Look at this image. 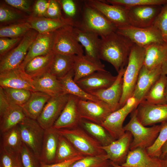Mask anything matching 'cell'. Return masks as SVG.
Masks as SVG:
<instances>
[{"mask_svg":"<svg viewBox=\"0 0 167 167\" xmlns=\"http://www.w3.org/2000/svg\"><path fill=\"white\" fill-rule=\"evenodd\" d=\"M32 29L27 21L11 24L1 27L0 37L16 38L22 37Z\"/></svg>","mask_w":167,"mask_h":167,"instance_id":"cell-40","label":"cell"},{"mask_svg":"<svg viewBox=\"0 0 167 167\" xmlns=\"http://www.w3.org/2000/svg\"><path fill=\"white\" fill-rule=\"evenodd\" d=\"M58 1L61 8L67 16L66 17L72 19L75 23L74 19L77 17L81 9L78 5V2L73 0Z\"/></svg>","mask_w":167,"mask_h":167,"instance_id":"cell-48","label":"cell"},{"mask_svg":"<svg viewBox=\"0 0 167 167\" xmlns=\"http://www.w3.org/2000/svg\"><path fill=\"white\" fill-rule=\"evenodd\" d=\"M126 68L120 70L115 80L109 88L88 93L107 104L113 111L120 108L119 102L123 92V77Z\"/></svg>","mask_w":167,"mask_h":167,"instance_id":"cell-17","label":"cell"},{"mask_svg":"<svg viewBox=\"0 0 167 167\" xmlns=\"http://www.w3.org/2000/svg\"><path fill=\"white\" fill-rule=\"evenodd\" d=\"M77 38L84 49L85 55L92 60L101 62L99 57L101 38L94 33L74 27Z\"/></svg>","mask_w":167,"mask_h":167,"instance_id":"cell-23","label":"cell"},{"mask_svg":"<svg viewBox=\"0 0 167 167\" xmlns=\"http://www.w3.org/2000/svg\"><path fill=\"white\" fill-rule=\"evenodd\" d=\"M54 55L52 51L47 54L34 58L25 66V72L32 78L49 72Z\"/></svg>","mask_w":167,"mask_h":167,"instance_id":"cell-32","label":"cell"},{"mask_svg":"<svg viewBox=\"0 0 167 167\" xmlns=\"http://www.w3.org/2000/svg\"><path fill=\"white\" fill-rule=\"evenodd\" d=\"M84 156H81L63 162L51 164H45L41 162V167H69L75 161L81 159Z\"/></svg>","mask_w":167,"mask_h":167,"instance_id":"cell-53","label":"cell"},{"mask_svg":"<svg viewBox=\"0 0 167 167\" xmlns=\"http://www.w3.org/2000/svg\"><path fill=\"white\" fill-rule=\"evenodd\" d=\"M61 6L58 0H50L45 17L59 19L63 17L61 12Z\"/></svg>","mask_w":167,"mask_h":167,"instance_id":"cell-51","label":"cell"},{"mask_svg":"<svg viewBox=\"0 0 167 167\" xmlns=\"http://www.w3.org/2000/svg\"><path fill=\"white\" fill-rule=\"evenodd\" d=\"M131 113L129 121L123 127L125 131L130 132L133 138L130 150L139 148L146 149L155 142L160 130L161 125H155L149 127L145 126L138 120L136 109Z\"/></svg>","mask_w":167,"mask_h":167,"instance_id":"cell-4","label":"cell"},{"mask_svg":"<svg viewBox=\"0 0 167 167\" xmlns=\"http://www.w3.org/2000/svg\"><path fill=\"white\" fill-rule=\"evenodd\" d=\"M51 97L43 92H32L28 100L21 107L28 118L37 120Z\"/></svg>","mask_w":167,"mask_h":167,"instance_id":"cell-30","label":"cell"},{"mask_svg":"<svg viewBox=\"0 0 167 167\" xmlns=\"http://www.w3.org/2000/svg\"><path fill=\"white\" fill-rule=\"evenodd\" d=\"M165 95L166 101L167 104V84L165 88Z\"/></svg>","mask_w":167,"mask_h":167,"instance_id":"cell-58","label":"cell"},{"mask_svg":"<svg viewBox=\"0 0 167 167\" xmlns=\"http://www.w3.org/2000/svg\"><path fill=\"white\" fill-rule=\"evenodd\" d=\"M26 21L30 24L32 29L41 34L53 32L66 26H76L75 23L72 19L64 17L55 19L30 15Z\"/></svg>","mask_w":167,"mask_h":167,"instance_id":"cell-22","label":"cell"},{"mask_svg":"<svg viewBox=\"0 0 167 167\" xmlns=\"http://www.w3.org/2000/svg\"><path fill=\"white\" fill-rule=\"evenodd\" d=\"M84 2L81 19L77 27L96 33L100 37L116 32L117 28L103 15Z\"/></svg>","mask_w":167,"mask_h":167,"instance_id":"cell-5","label":"cell"},{"mask_svg":"<svg viewBox=\"0 0 167 167\" xmlns=\"http://www.w3.org/2000/svg\"><path fill=\"white\" fill-rule=\"evenodd\" d=\"M38 33L36 30L31 29L23 36L15 47L0 57V72L21 66Z\"/></svg>","mask_w":167,"mask_h":167,"instance_id":"cell-7","label":"cell"},{"mask_svg":"<svg viewBox=\"0 0 167 167\" xmlns=\"http://www.w3.org/2000/svg\"><path fill=\"white\" fill-rule=\"evenodd\" d=\"M162 6L148 5L125 8L127 11L129 25L141 28L152 26Z\"/></svg>","mask_w":167,"mask_h":167,"instance_id":"cell-12","label":"cell"},{"mask_svg":"<svg viewBox=\"0 0 167 167\" xmlns=\"http://www.w3.org/2000/svg\"><path fill=\"white\" fill-rule=\"evenodd\" d=\"M105 167H113L112 166V165L110 164V165L107 166H106Z\"/></svg>","mask_w":167,"mask_h":167,"instance_id":"cell-59","label":"cell"},{"mask_svg":"<svg viewBox=\"0 0 167 167\" xmlns=\"http://www.w3.org/2000/svg\"><path fill=\"white\" fill-rule=\"evenodd\" d=\"M116 32L134 44L144 48L155 43H167L164 41L160 31L153 26L141 28L128 25L117 28Z\"/></svg>","mask_w":167,"mask_h":167,"instance_id":"cell-8","label":"cell"},{"mask_svg":"<svg viewBox=\"0 0 167 167\" xmlns=\"http://www.w3.org/2000/svg\"><path fill=\"white\" fill-rule=\"evenodd\" d=\"M152 26L160 31L164 41L167 43V3L162 6Z\"/></svg>","mask_w":167,"mask_h":167,"instance_id":"cell-46","label":"cell"},{"mask_svg":"<svg viewBox=\"0 0 167 167\" xmlns=\"http://www.w3.org/2000/svg\"><path fill=\"white\" fill-rule=\"evenodd\" d=\"M117 75H113L106 71H97L81 78L75 82L86 92L106 89L115 81Z\"/></svg>","mask_w":167,"mask_h":167,"instance_id":"cell-20","label":"cell"},{"mask_svg":"<svg viewBox=\"0 0 167 167\" xmlns=\"http://www.w3.org/2000/svg\"><path fill=\"white\" fill-rule=\"evenodd\" d=\"M27 117L21 106L10 104L0 114V133L17 126Z\"/></svg>","mask_w":167,"mask_h":167,"instance_id":"cell-31","label":"cell"},{"mask_svg":"<svg viewBox=\"0 0 167 167\" xmlns=\"http://www.w3.org/2000/svg\"><path fill=\"white\" fill-rule=\"evenodd\" d=\"M4 93L3 88L0 87V114L10 105Z\"/></svg>","mask_w":167,"mask_h":167,"instance_id":"cell-54","label":"cell"},{"mask_svg":"<svg viewBox=\"0 0 167 167\" xmlns=\"http://www.w3.org/2000/svg\"><path fill=\"white\" fill-rule=\"evenodd\" d=\"M78 107L81 118L101 125L113 111L103 102H98L79 98Z\"/></svg>","mask_w":167,"mask_h":167,"instance_id":"cell-14","label":"cell"},{"mask_svg":"<svg viewBox=\"0 0 167 167\" xmlns=\"http://www.w3.org/2000/svg\"><path fill=\"white\" fill-rule=\"evenodd\" d=\"M8 5L25 13H32V1L29 0H5Z\"/></svg>","mask_w":167,"mask_h":167,"instance_id":"cell-50","label":"cell"},{"mask_svg":"<svg viewBox=\"0 0 167 167\" xmlns=\"http://www.w3.org/2000/svg\"><path fill=\"white\" fill-rule=\"evenodd\" d=\"M135 109L126 104L109 114L101 125L115 139L121 137L125 133L123 122L128 115Z\"/></svg>","mask_w":167,"mask_h":167,"instance_id":"cell-21","label":"cell"},{"mask_svg":"<svg viewBox=\"0 0 167 167\" xmlns=\"http://www.w3.org/2000/svg\"><path fill=\"white\" fill-rule=\"evenodd\" d=\"M0 166L23 167L19 154L9 153L0 148Z\"/></svg>","mask_w":167,"mask_h":167,"instance_id":"cell-47","label":"cell"},{"mask_svg":"<svg viewBox=\"0 0 167 167\" xmlns=\"http://www.w3.org/2000/svg\"><path fill=\"white\" fill-rule=\"evenodd\" d=\"M54 37V32L38 33L20 66L24 68L26 64L32 58L47 54L53 51Z\"/></svg>","mask_w":167,"mask_h":167,"instance_id":"cell-24","label":"cell"},{"mask_svg":"<svg viewBox=\"0 0 167 167\" xmlns=\"http://www.w3.org/2000/svg\"><path fill=\"white\" fill-rule=\"evenodd\" d=\"M162 163L161 159L150 156L146 148H139L130 150L126 161L121 165L123 167H162Z\"/></svg>","mask_w":167,"mask_h":167,"instance_id":"cell-25","label":"cell"},{"mask_svg":"<svg viewBox=\"0 0 167 167\" xmlns=\"http://www.w3.org/2000/svg\"><path fill=\"white\" fill-rule=\"evenodd\" d=\"M81 156H83L66 139L60 134L55 163L63 162Z\"/></svg>","mask_w":167,"mask_h":167,"instance_id":"cell-39","label":"cell"},{"mask_svg":"<svg viewBox=\"0 0 167 167\" xmlns=\"http://www.w3.org/2000/svg\"><path fill=\"white\" fill-rule=\"evenodd\" d=\"M145 56V48L134 44L123 77V92L119 102L120 108L133 95L140 71L143 65Z\"/></svg>","mask_w":167,"mask_h":167,"instance_id":"cell-2","label":"cell"},{"mask_svg":"<svg viewBox=\"0 0 167 167\" xmlns=\"http://www.w3.org/2000/svg\"><path fill=\"white\" fill-rule=\"evenodd\" d=\"M161 125V127L155 142L151 146L146 149L150 156L159 158L161 155V147L167 140V122Z\"/></svg>","mask_w":167,"mask_h":167,"instance_id":"cell-44","label":"cell"},{"mask_svg":"<svg viewBox=\"0 0 167 167\" xmlns=\"http://www.w3.org/2000/svg\"><path fill=\"white\" fill-rule=\"evenodd\" d=\"M18 126L23 143L40 160L45 130L36 120L28 117Z\"/></svg>","mask_w":167,"mask_h":167,"instance_id":"cell-9","label":"cell"},{"mask_svg":"<svg viewBox=\"0 0 167 167\" xmlns=\"http://www.w3.org/2000/svg\"><path fill=\"white\" fill-rule=\"evenodd\" d=\"M105 155L84 156L69 167H105L110 165Z\"/></svg>","mask_w":167,"mask_h":167,"instance_id":"cell-42","label":"cell"},{"mask_svg":"<svg viewBox=\"0 0 167 167\" xmlns=\"http://www.w3.org/2000/svg\"><path fill=\"white\" fill-rule=\"evenodd\" d=\"M136 111L138 120L145 126L167 122V104L154 105L142 101Z\"/></svg>","mask_w":167,"mask_h":167,"instance_id":"cell-15","label":"cell"},{"mask_svg":"<svg viewBox=\"0 0 167 167\" xmlns=\"http://www.w3.org/2000/svg\"><path fill=\"white\" fill-rule=\"evenodd\" d=\"M19 155L23 167H41L40 159L24 143Z\"/></svg>","mask_w":167,"mask_h":167,"instance_id":"cell-45","label":"cell"},{"mask_svg":"<svg viewBox=\"0 0 167 167\" xmlns=\"http://www.w3.org/2000/svg\"><path fill=\"white\" fill-rule=\"evenodd\" d=\"M75 56L55 53L49 72L58 79L63 78L73 69Z\"/></svg>","mask_w":167,"mask_h":167,"instance_id":"cell-35","label":"cell"},{"mask_svg":"<svg viewBox=\"0 0 167 167\" xmlns=\"http://www.w3.org/2000/svg\"><path fill=\"white\" fill-rule=\"evenodd\" d=\"M70 95L62 94L51 97L48 101L36 120L44 130L52 127L66 105Z\"/></svg>","mask_w":167,"mask_h":167,"instance_id":"cell-11","label":"cell"},{"mask_svg":"<svg viewBox=\"0 0 167 167\" xmlns=\"http://www.w3.org/2000/svg\"><path fill=\"white\" fill-rule=\"evenodd\" d=\"M167 84L166 75H161L151 87L142 101L151 104H166L165 92Z\"/></svg>","mask_w":167,"mask_h":167,"instance_id":"cell-36","label":"cell"},{"mask_svg":"<svg viewBox=\"0 0 167 167\" xmlns=\"http://www.w3.org/2000/svg\"><path fill=\"white\" fill-rule=\"evenodd\" d=\"M161 155L160 158L161 159L167 153V140L163 144L161 148Z\"/></svg>","mask_w":167,"mask_h":167,"instance_id":"cell-55","label":"cell"},{"mask_svg":"<svg viewBox=\"0 0 167 167\" xmlns=\"http://www.w3.org/2000/svg\"><path fill=\"white\" fill-rule=\"evenodd\" d=\"M23 37L16 38H0V57L4 56L15 47L21 41Z\"/></svg>","mask_w":167,"mask_h":167,"instance_id":"cell-49","label":"cell"},{"mask_svg":"<svg viewBox=\"0 0 167 167\" xmlns=\"http://www.w3.org/2000/svg\"><path fill=\"white\" fill-rule=\"evenodd\" d=\"M5 3L0 5V22L1 25L24 22L30 15Z\"/></svg>","mask_w":167,"mask_h":167,"instance_id":"cell-38","label":"cell"},{"mask_svg":"<svg viewBox=\"0 0 167 167\" xmlns=\"http://www.w3.org/2000/svg\"><path fill=\"white\" fill-rule=\"evenodd\" d=\"M105 67L102 62H95L84 55L75 56L73 68L74 80L76 82L94 72L105 71Z\"/></svg>","mask_w":167,"mask_h":167,"instance_id":"cell-29","label":"cell"},{"mask_svg":"<svg viewBox=\"0 0 167 167\" xmlns=\"http://www.w3.org/2000/svg\"><path fill=\"white\" fill-rule=\"evenodd\" d=\"M110 162L111 164V165L113 166V167H123L121 165H118L117 164H115L114 163H113V162L111 161H110Z\"/></svg>","mask_w":167,"mask_h":167,"instance_id":"cell-57","label":"cell"},{"mask_svg":"<svg viewBox=\"0 0 167 167\" xmlns=\"http://www.w3.org/2000/svg\"><path fill=\"white\" fill-rule=\"evenodd\" d=\"M105 2L111 5L119 6L125 8L143 5L163 6L167 0H106Z\"/></svg>","mask_w":167,"mask_h":167,"instance_id":"cell-43","label":"cell"},{"mask_svg":"<svg viewBox=\"0 0 167 167\" xmlns=\"http://www.w3.org/2000/svg\"><path fill=\"white\" fill-rule=\"evenodd\" d=\"M79 98L70 95L68 100L52 127L56 130L71 128L79 126L82 119L78 107Z\"/></svg>","mask_w":167,"mask_h":167,"instance_id":"cell-19","label":"cell"},{"mask_svg":"<svg viewBox=\"0 0 167 167\" xmlns=\"http://www.w3.org/2000/svg\"><path fill=\"white\" fill-rule=\"evenodd\" d=\"M161 159L162 160V167H167V153Z\"/></svg>","mask_w":167,"mask_h":167,"instance_id":"cell-56","label":"cell"},{"mask_svg":"<svg viewBox=\"0 0 167 167\" xmlns=\"http://www.w3.org/2000/svg\"><path fill=\"white\" fill-rule=\"evenodd\" d=\"M162 75H167V65H160L151 69L143 65L132 96L140 103L151 87Z\"/></svg>","mask_w":167,"mask_h":167,"instance_id":"cell-10","label":"cell"},{"mask_svg":"<svg viewBox=\"0 0 167 167\" xmlns=\"http://www.w3.org/2000/svg\"><path fill=\"white\" fill-rule=\"evenodd\" d=\"M49 0H38L34 3L31 15L34 16L45 17Z\"/></svg>","mask_w":167,"mask_h":167,"instance_id":"cell-52","label":"cell"},{"mask_svg":"<svg viewBox=\"0 0 167 167\" xmlns=\"http://www.w3.org/2000/svg\"><path fill=\"white\" fill-rule=\"evenodd\" d=\"M85 2L101 12L117 28L129 25L127 10L125 8L110 4L105 1L88 0Z\"/></svg>","mask_w":167,"mask_h":167,"instance_id":"cell-13","label":"cell"},{"mask_svg":"<svg viewBox=\"0 0 167 167\" xmlns=\"http://www.w3.org/2000/svg\"><path fill=\"white\" fill-rule=\"evenodd\" d=\"M143 65L151 69L160 65H167V43H155L144 48Z\"/></svg>","mask_w":167,"mask_h":167,"instance_id":"cell-28","label":"cell"},{"mask_svg":"<svg viewBox=\"0 0 167 167\" xmlns=\"http://www.w3.org/2000/svg\"><path fill=\"white\" fill-rule=\"evenodd\" d=\"M2 88L10 104L20 106L24 105L28 100L32 92L24 89Z\"/></svg>","mask_w":167,"mask_h":167,"instance_id":"cell-41","label":"cell"},{"mask_svg":"<svg viewBox=\"0 0 167 167\" xmlns=\"http://www.w3.org/2000/svg\"><path fill=\"white\" fill-rule=\"evenodd\" d=\"M57 130L84 156L106 155L101 144L80 126Z\"/></svg>","mask_w":167,"mask_h":167,"instance_id":"cell-3","label":"cell"},{"mask_svg":"<svg viewBox=\"0 0 167 167\" xmlns=\"http://www.w3.org/2000/svg\"><path fill=\"white\" fill-rule=\"evenodd\" d=\"M23 143L18 125L0 133V147L11 153L19 154Z\"/></svg>","mask_w":167,"mask_h":167,"instance_id":"cell-34","label":"cell"},{"mask_svg":"<svg viewBox=\"0 0 167 167\" xmlns=\"http://www.w3.org/2000/svg\"><path fill=\"white\" fill-rule=\"evenodd\" d=\"M74 27L66 26L54 32L53 51L55 53L76 56L84 55L83 47L77 38Z\"/></svg>","mask_w":167,"mask_h":167,"instance_id":"cell-6","label":"cell"},{"mask_svg":"<svg viewBox=\"0 0 167 167\" xmlns=\"http://www.w3.org/2000/svg\"><path fill=\"white\" fill-rule=\"evenodd\" d=\"M100 38V58L111 64L118 73L127 66L134 44L116 32Z\"/></svg>","mask_w":167,"mask_h":167,"instance_id":"cell-1","label":"cell"},{"mask_svg":"<svg viewBox=\"0 0 167 167\" xmlns=\"http://www.w3.org/2000/svg\"><path fill=\"white\" fill-rule=\"evenodd\" d=\"M60 134L52 127L45 130L40 156L41 162L49 164L55 163Z\"/></svg>","mask_w":167,"mask_h":167,"instance_id":"cell-26","label":"cell"},{"mask_svg":"<svg viewBox=\"0 0 167 167\" xmlns=\"http://www.w3.org/2000/svg\"><path fill=\"white\" fill-rule=\"evenodd\" d=\"M74 72L73 69L65 76L59 79L62 88L63 94L75 96L82 99L98 102H103L82 89L74 81Z\"/></svg>","mask_w":167,"mask_h":167,"instance_id":"cell-33","label":"cell"},{"mask_svg":"<svg viewBox=\"0 0 167 167\" xmlns=\"http://www.w3.org/2000/svg\"><path fill=\"white\" fill-rule=\"evenodd\" d=\"M0 87L34 91L32 78L20 66L0 72Z\"/></svg>","mask_w":167,"mask_h":167,"instance_id":"cell-16","label":"cell"},{"mask_svg":"<svg viewBox=\"0 0 167 167\" xmlns=\"http://www.w3.org/2000/svg\"><path fill=\"white\" fill-rule=\"evenodd\" d=\"M132 137L130 132L126 131L119 139L107 146H102L107 159L120 165L124 163L130 151Z\"/></svg>","mask_w":167,"mask_h":167,"instance_id":"cell-18","label":"cell"},{"mask_svg":"<svg viewBox=\"0 0 167 167\" xmlns=\"http://www.w3.org/2000/svg\"><path fill=\"white\" fill-rule=\"evenodd\" d=\"M79 126L102 146H107L116 140L100 124L82 119Z\"/></svg>","mask_w":167,"mask_h":167,"instance_id":"cell-37","label":"cell"},{"mask_svg":"<svg viewBox=\"0 0 167 167\" xmlns=\"http://www.w3.org/2000/svg\"><path fill=\"white\" fill-rule=\"evenodd\" d=\"M32 79L34 91L43 92L51 97L63 94L59 79L49 72Z\"/></svg>","mask_w":167,"mask_h":167,"instance_id":"cell-27","label":"cell"}]
</instances>
